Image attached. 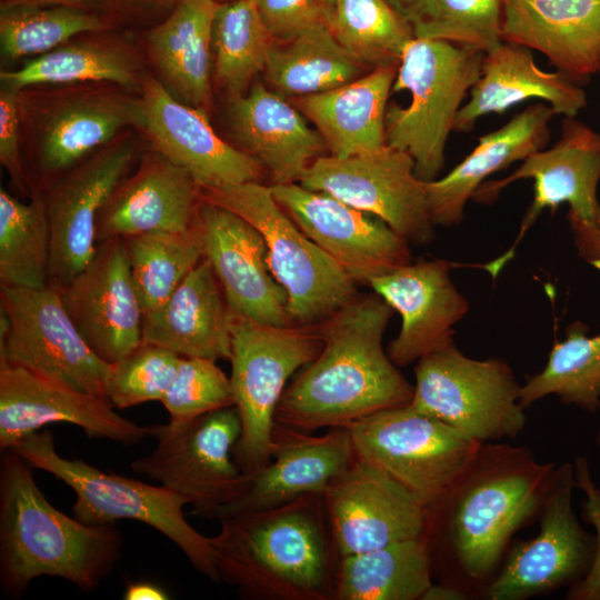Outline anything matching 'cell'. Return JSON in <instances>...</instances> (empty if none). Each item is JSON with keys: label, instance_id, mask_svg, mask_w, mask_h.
Wrapping results in <instances>:
<instances>
[{"label": "cell", "instance_id": "d4e9b609", "mask_svg": "<svg viewBox=\"0 0 600 600\" xmlns=\"http://www.w3.org/2000/svg\"><path fill=\"white\" fill-rule=\"evenodd\" d=\"M354 459L348 429L332 428L313 436L276 422L270 460L247 474L243 492L217 519L280 507L309 494L322 496Z\"/></svg>", "mask_w": 600, "mask_h": 600}, {"label": "cell", "instance_id": "9a60e30c", "mask_svg": "<svg viewBox=\"0 0 600 600\" xmlns=\"http://www.w3.org/2000/svg\"><path fill=\"white\" fill-rule=\"evenodd\" d=\"M298 183L381 219L409 244L434 239L424 181L416 174L413 159L397 148L384 144L346 158L321 156Z\"/></svg>", "mask_w": 600, "mask_h": 600}, {"label": "cell", "instance_id": "4fadbf2b", "mask_svg": "<svg viewBox=\"0 0 600 600\" xmlns=\"http://www.w3.org/2000/svg\"><path fill=\"white\" fill-rule=\"evenodd\" d=\"M0 360L106 398L110 364L87 344L57 287L0 286Z\"/></svg>", "mask_w": 600, "mask_h": 600}, {"label": "cell", "instance_id": "4316f807", "mask_svg": "<svg viewBox=\"0 0 600 600\" xmlns=\"http://www.w3.org/2000/svg\"><path fill=\"white\" fill-rule=\"evenodd\" d=\"M228 111L237 148L264 168L271 184L299 182L327 150L318 130L293 103L260 82L229 99Z\"/></svg>", "mask_w": 600, "mask_h": 600}, {"label": "cell", "instance_id": "8992f818", "mask_svg": "<svg viewBox=\"0 0 600 600\" xmlns=\"http://www.w3.org/2000/svg\"><path fill=\"white\" fill-rule=\"evenodd\" d=\"M484 51L441 40L412 39L398 63L392 92L408 90L411 101L388 106L386 144L407 152L424 182L438 179L446 144L462 102L480 77Z\"/></svg>", "mask_w": 600, "mask_h": 600}, {"label": "cell", "instance_id": "3957f363", "mask_svg": "<svg viewBox=\"0 0 600 600\" xmlns=\"http://www.w3.org/2000/svg\"><path fill=\"white\" fill-rule=\"evenodd\" d=\"M219 579L249 600H334L340 553L322 496L219 519Z\"/></svg>", "mask_w": 600, "mask_h": 600}, {"label": "cell", "instance_id": "44dd1931", "mask_svg": "<svg viewBox=\"0 0 600 600\" xmlns=\"http://www.w3.org/2000/svg\"><path fill=\"white\" fill-rule=\"evenodd\" d=\"M58 290L81 337L104 362H117L142 342L144 311L123 238L98 242L87 266Z\"/></svg>", "mask_w": 600, "mask_h": 600}, {"label": "cell", "instance_id": "f6af8a7d", "mask_svg": "<svg viewBox=\"0 0 600 600\" xmlns=\"http://www.w3.org/2000/svg\"><path fill=\"white\" fill-rule=\"evenodd\" d=\"M160 402L172 427L234 406L230 378L216 361L198 357L180 358L174 378Z\"/></svg>", "mask_w": 600, "mask_h": 600}, {"label": "cell", "instance_id": "603a6c76", "mask_svg": "<svg viewBox=\"0 0 600 600\" xmlns=\"http://www.w3.org/2000/svg\"><path fill=\"white\" fill-rule=\"evenodd\" d=\"M194 227L230 309L257 322L294 324L288 294L272 274L261 232L239 214L201 199Z\"/></svg>", "mask_w": 600, "mask_h": 600}, {"label": "cell", "instance_id": "f1b7e54d", "mask_svg": "<svg viewBox=\"0 0 600 600\" xmlns=\"http://www.w3.org/2000/svg\"><path fill=\"white\" fill-rule=\"evenodd\" d=\"M142 341L181 357L230 359L231 309L207 258L162 304L144 313Z\"/></svg>", "mask_w": 600, "mask_h": 600}, {"label": "cell", "instance_id": "ac0fdd59", "mask_svg": "<svg viewBox=\"0 0 600 600\" xmlns=\"http://www.w3.org/2000/svg\"><path fill=\"white\" fill-rule=\"evenodd\" d=\"M322 499L340 556L426 536L428 506L390 474L357 457Z\"/></svg>", "mask_w": 600, "mask_h": 600}, {"label": "cell", "instance_id": "f546056e", "mask_svg": "<svg viewBox=\"0 0 600 600\" xmlns=\"http://www.w3.org/2000/svg\"><path fill=\"white\" fill-rule=\"evenodd\" d=\"M469 93L457 116L456 131H470L479 118L529 99L544 100L554 114L571 118L587 106L580 84L559 71L541 70L529 48L504 40L484 52L480 77Z\"/></svg>", "mask_w": 600, "mask_h": 600}, {"label": "cell", "instance_id": "484cf974", "mask_svg": "<svg viewBox=\"0 0 600 600\" xmlns=\"http://www.w3.org/2000/svg\"><path fill=\"white\" fill-rule=\"evenodd\" d=\"M200 202V187L193 178L150 148L100 210L97 243L153 231L188 230Z\"/></svg>", "mask_w": 600, "mask_h": 600}, {"label": "cell", "instance_id": "1f68e13d", "mask_svg": "<svg viewBox=\"0 0 600 600\" xmlns=\"http://www.w3.org/2000/svg\"><path fill=\"white\" fill-rule=\"evenodd\" d=\"M146 76L144 58L137 42L111 28L78 34L20 68L2 69L0 84L21 90L107 82L140 93Z\"/></svg>", "mask_w": 600, "mask_h": 600}, {"label": "cell", "instance_id": "30bf717a", "mask_svg": "<svg viewBox=\"0 0 600 600\" xmlns=\"http://www.w3.org/2000/svg\"><path fill=\"white\" fill-rule=\"evenodd\" d=\"M409 406L478 442L516 439L527 424L521 384L502 359L467 357L456 344L417 361Z\"/></svg>", "mask_w": 600, "mask_h": 600}, {"label": "cell", "instance_id": "ffe728a7", "mask_svg": "<svg viewBox=\"0 0 600 600\" xmlns=\"http://www.w3.org/2000/svg\"><path fill=\"white\" fill-rule=\"evenodd\" d=\"M53 422L81 428L89 438L133 446L151 437V427L121 417L100 396L0 360V449L10 450Z\"/></svg>", "mask_w": 600, "mask_h": 600}, {"label": "cell", "instance_id": "ee69618b", "mask_svg": "<svg viewBox=\"0 0 600 600\" xmlns=\"http://www.w3.org/2000/svg\"><path fill=\"white\" fill-rule=\"evenodd\" d=\"M181 356L142 341L110 364L106 399L118 410L148 401H161L169 389Z\"/></svg>", "mask_w": 600, "mask_h": 600}, {"label": "cell", "instance_id": "52a82bcc", "mask_svg": "<svg viewBox=\"0 0 600 600\" xmlns=\"http://www.w3.org/2000/svg\"><path fill=\"white\" fill-rule=\"evenodd\" d=\"M10 450L32 468L64 482L76 494L72 513L87 524L132 519L143 522L171 540L193 568L212 581H220L211 537L197 531L186 519L187 501L163 486H151L102 471L83 460L67 459L56 449L50 430L34 432Z\"/></svg>", "mask_w": 600, "mask_h": 600}, {"label": "cell", "instance_id": "4dcf8cb0", "mask_svg": "<svg viewBox=\"0 0 600 600\" xmlns=\"http://www.w3.org/2000/svg\"><path fill=\"white\" fill-rule=\"evenodd\" d=\"M553 114L546 103L528 106L500 129L481 136L476 148L444 177L424 182L433 224H459L468 200L490 174L544 149Z\"/></svg>", "mask_w": 600, "mask_h": 600}, {"label": "cell", "instance_id": "5b68a950", "mask_svg": "<svg viewBox=\"0 0 600 600\" xmlns=\"http://www.w3.org/2000/svg\"><path fill=\"white\" fill-rule=\"evenodd\" d=\"M23 164L32 190L144 122L140 93L107 82L19 90Z\"/></svg>", "mask_w": 600, "mask_h": 600}, {"label": "cell", "instance_id": "ba28073f", "mask_svg": "<svg viewBox=\"0 0 600 600\" xmlns=\"http://www.w3.org/2000/svg\"><path fill=\"white\" fill-rule=\"evenodd\" d=\"M323 347L316 326L257 322L231 310V376L241 434L233 460L249 474L271 457L276 410L289 378Z\"/></svg>", "mask_w": 600, "mask_h": 600}, {"label": "cell", "instance_id": "f35d334b", "mask_svg": "<svg viewBox=\"0 0 600 600\" xmlns=\"http://www.w3.org/2000/svg\"><path fill=\"white\" fill-rule=\"evenodd\" d=\"M587 331L576 321L566 339L553 344L543 369L521 386L523 409L552 394L583 411L600 410V333L588 336Z\"/></svg>", "mask_w": 600, "mask_h": 600}, {"label": "cell", "instance_id": "83f0119b", "mask_svg": "<svg viewBox=\"0 0 600 600\" xmlns=\"http://www.w3.org/2000/svg\"><path fill=\"white\" fill-rule=\"evenodd\" d=\"M500 1L502 40L543 53L578 84L600 73V0Z\"/></svg>", "mask_w": 600, "mask_h": 600}, {"label": "cell", "instance_id": "74e56055", "mask_svg": "<svg viewBox=\"0 0 600 600\" xmlns=\"http://www.w3.org/2000/svg\"><path fill=\"white\" fill-rule=\"evenodd\" d=\"M29 199L0 190V286L49 284L51 234L43 193L36 190Z\"/></svg>", "mask_w": 600, "mask_h": 600}, {"label": "cell", "instance_id": "ab89813d", "mask_svg": "<svg viewBox=\"0 0 600 600\" xmlns=\"http://www.w3.org/2000/svg\"><path fill=\"white\" fill-rule=\"evenodd\" d=\"M111 28L116 21L110 17L79 8L0 4L1 58L13 62L37 57L78 34Z\"/></svg>", "mask_w": 600, "mask_h": 600}, {"label": "cell", "instance_id": "681fc988", "mask_svg": "<svg viewBox=\"0 0 600 600\" xmlns=\"http://www.w3.org/2000/svg\"><path fill=\"white\" fill-rule=\"evenodd\" d=\"M567 219L578 256L600 271V228L569 212Z\"/></svg>", "mask_w": 600, "mask_h": 600}, {"label": "cell", "instance_id": "d590c367", "mask_svg": "<svg viewBox=\"0 0 600 600\" xmlns=\"http://www.w3.org/2000/svg\"><path fill=\"white\" fill-rule=\"evenodd\" d=\"M367 67L318 23L287 43L272 46L264 68L268 87L293 99L341 87L364 74Z\"/></svg>", "mask_w": 600, "mask_h": 600}, {"label": "cell", "instance_id": "d6986e66", "mask_svg": "<svg viewBox=\"0 0 600 600\" xmlns=\"http://www.w3.org/2000/svg\"><path fill=\"white\" fill-rule=\"evenodd\" d=\"M283 211L358 283L412 261L409 243L381 219L300 183L270 184Z\"/></svg>", "mask_w": 600, "mask_h": 600}, {"label": "cell", "instance_id": "7dc6e473", "mask_svg": "<svg viewBox=\"0 0 600 600\" xmlns=\"http://www.w3.org/2000/svg\"><path fill=\"white\" fill-rule=\"evenodd\" d=\"M576 488L583 493L581 502L582 520L593 527L596 552L587 574L568 588L567 600H600V487L592 478L586 457L579 456L573 462Z\"/></svg>", "mask_w": 600, "mask_h": 600}, {"label": "cell", "instance_id": "cb8c5ba5", "mask_svg": "<svg viewBox=\"0 0 600 600\" xmlns=\"http://www.w3.org/2000/svg\"><path fill=\"white\" fill-rule=\"evenodd\" d=\"M368 287L401 317L400 331L387 351L398 368L453 344V328L469 311L451 279L450 263L441 259L411 261Z\"/></svg>", "mask_w": 600, "mask_h": 600}, {"label": "cell", "instance_id": "9c48e42d", "mask_svg": "<svg viewBox=\"0 0 600 600\" xmlns=\"http://www.w3.org/2000/svg\"><path fill=\"white\" fill-rule=\"evenodd\" d=\"M201 199L239 214L263 236L269 268L288 294L294 324L313 326L358 293V283L291 220L270 186L247 182L200 189Z\"/></svg>", "mask_w": 600, "mask_h": 600}, {"label": "cell", "instance_id": "7a4b0ae2", "mask_svg": "<svg viewBox=\"0 0 600 600\" xmlns=\"http://www.w3.org/2000/svg\"><path fill=\"white\" fill-rule=\"evenodd\" d=\"M393 312L376 292L357 294L314 324L323 347L283 391L276 422L309 433L349 429L377 412L409 404L413 384L382 347Z\"/></svg>", "mask_w": 600, "mask_h": 600}, {"label": "cell", "instance_id": "7402d4cb", "mask_svg": "<svg viewBox=\"0 0 600 600\" xmlns=\"http://www.w3.org/2000/svg\"><path fill=\"white\" fill-rule=\"evenodd\" d=\"M144 122L139 130L150 148L184 169L200 189L260 182L264 168L251 156L221 139L208 113L177 99L147 73L140 91Z\"/></svg>", "mask_w": 600, "mask_h": 600}, {"label": "cell", "instance_id": "277c9868", "mask_svg": "<svg viewBox=\"0 0 600 600\" xmlns=\"http://www.w3.org/2000/svg\"><path fill=\"white\" fill-rule=\"evenodd\" d=\"M31 466L12 450L0 464V587L18 599L32 580L57 577L92 591L121 558L114 522L87 524L56 509L38 487Z\"/></svg>", "mask_w": 600, "mask_h": 600}, {"label": "cell", "instance_id": "e575fe53", "mask_svg": "<svg viewBox=\"0 0 600 600\" xmlns=\"http://www.w3.org/2000/svg\"><path fill=\"white\" fill-rule=\"evenodd\" d=\"M424 538L340 556L334 600H421L432 584Z\"/></svg>", "mask_w": 600, "mask_h": 600}, {"label": "cell", "instance_id": "8fae6325", "mask_svg": "<svg viewBox=\"0 0 600 600\" xmlns=\"http://www.w3.org/2000/svg\"><path fill=\"white\" fill-rule=\"evenodd\" d=\"M151 430L157 439L154 450L133 460L131 469L178 493L192 506L194 516L217 519L243 492L248 476L232 454L241 434L234 406L177 427L151 426Z\"/></svg>", "mask_w": 600, "mask_h": 600}, {"label": "cell", "instance_id": "60d3db41", "mask_svg": "<svg viewBox=\"0 0 600 600\" xmlns=\"http://www.w3.org/2000/svg\"><path fill=\"white\" fill-rule=\"evenodd\" d=\"M414 39L488 51L502 41L500 0H388Z\"/></svg>", "mask_w": 600, "mask_h": 600}, {"label": "cell", "instance_id": "db71d44e", "mask_svg": "<svg viewBox=\"0 0 600 600\" xmlns=\"http://www.w3.org/2000/svg\"><path fill=\"white\" fill-rule=\"evenodd\" d=\"M470 597L458 588L444 584L433 583L424 592L421 600H464Z\"/></svg>", "mask_w": 600, "mask_h": 600}, {"label": "cell", "instance_id": "5bb4252c", "mask_svg": "<svg viewBox=\"0 0 600 600\" xmlns=\"http://www.w3.org/2000/svg\"><path fill=\"white\" fill-rule=\"evenodd\" d=\"M136 131L121 132L39 189L51 234L49 284L63 286L92 258L99 212L144 152Z\"/></svg>", "mask_w": 600, "mask_h": 600}, {"label": "cell", "instance_id": "bcb514c9", "mask_svg": "<svg viewBox=\"0 0 600 600\" xmlns=\"http://www.w3.org/2000/svg\"><path fill=\"white\" fill-rule=\"evenodd\" d=\"M277 43H287L318 23H327L334 0H254Z\"/></svg>", "mask_w": 600, "mask_h": 600}, {"label": "cell", "instance_id": "9f6ffc18", "mask_svg": "<svg viewBox=\"0 0 600 600\" xmlns=\"http://www.w3.org/2000/svg\"><path fill=\"white\" fill-rule=\"evenodd\" d=\"M217 1H229V0H217Z\"/></svg>", "mask_w": 600, "mask_h": 600}, {"label": "cell", "instance_id": "7bdbcfd3", "mask_svg": "<svg viewBox=\"0 0 600 600\" xmlns=\"http://www.w3.org/2000/svg\"><path fill=\"white\" fill-rule=\"evenodd\" d=\"M328 26L353 58L372 69L398 64L414 39L388 0H334Z\"/></svg>", "mask_w": 600, "mask_h": 600}, {"label": "cell", "instance_id": "d6a6232c", "mask_svg": "<svg viewBox=\"0 0 600 600\" xmlns=\"http://www.w3.org/2000/svg\"><path fill=\"white\" fill-rule=\"evenodd\" d=\"M219 1L177 0L144 34V52L157 77L180 101L210 111L212 21Z\"/></svg>", "mask_w": 600, "mask_h": 600}, {"label": "cell", "instance_id": "e0dca14e", "mask_svg": "<svg viewBox=\"0 0 600 600\" xmlns=\"http://www.w3.org/2000/svg\"><path fill=\"white\" fill-rule=\"evenodd\" d=\"M520 179L533 180V198L511 248L483 267L493 278L513 257L518 243L546 209L554 211L558 206L568 203L569 213L600 228V133L576 117H564L560 138L552 147L531 153L506 178L484 181L471 199L492 203L502 189Z\"/></svg>", "mask_w": 600, "mask_h": 600}, {"label": "cell", "instance_id": "836d02e7", "mask_svg": "<svg viewBox=\"0 0 600 600\" xmlns=\"http://www.w3.org/2000/svg\"><path fill=\"white\" fill-rule=\"evenodd\" d=\"M398 64L371 69L341 87L290 99L322 137L330 156L346 158L386 144L384 120Z\"/></svg>", "mask_w": 600, "mask_h": 600}, {"label": "cell", "instance_id": "2e32d148", "mask_svg": "<svg viewBox=\"0 0 600 600\" xmlns=\"http://www.w3.org/2000/svg\"><path fill=\"white\" fill-rule=\"evenodd\" d=\"M573 489V463L554 468L538 534L512 546L484 588L483 599L526 600L569 588L587 574L594 558L596 536L584 530L574 513Z\"/></svg>", "mask_w": 600, "mask_h": 600}, {"label": "cell", "instance_id": "c3c4849f", "mask_svg": "<svg viewBox=\"0 0 600 600\" xmlns=\"http://www.w3.org/2000/svg\"><path fill=\"white\" fill-rule=\"evenodd\" d=\"M18 98L19 90L0 86V163L14 191L30 198L32 190L23 164Z\"/></svg>", "mask_w": 600, "mask_h": 600}, {"label": "cell", "instance_id": "8d00e7d4", "mask_svg": "<svg viewBox=\"0 0 600 600\" xmlns=\"http://www.w3.org/2000/svg\"><path fill=\"white\" fill-rule=\"evenodd\" d=\"M273 44L254 0L219 2L211 36L217 87L229 99L244 94L264 71Z\"/></svg>", "mask_w": 600, "mask_h": 600}, {"label": "cell", "instance_id": "b9f144b4", "mask_svg": "<svg viewBox=\"0 0 600 600\" xmlns=\"http://www.w3.org/2000/svg\"><path fill=\"white\" fill-rule=\"evenodd\" d=\"M144 313L158 308L203 258L197 228L124 238Z\"/></svg>", "mask_w": 600, "mask_h": 600}, {"label": "cell", "instance_id": "11a10c76", "mask_svg": "<svg viewBox=\"0 0 600 600\" xmlns=\"http://www.w3.org/2000/svg\"><path fill=\"white\" fill-rule=\"evenodd\" d=\"M594 443H596L597 448L600 450V427H599V429L597 431Z\"/></svg>", "mask_w": 600, "mask_h": 600}, {"label": "cell", "instance_id": "f5cc1de1", "mask_svg": "<svg viewBox=\"0 0 600 600\" xmlns=\"http://www.w3.org/2000/svg\"><path fill=\"white\" fill-rule=\"evenodd\" d=\"M124 600H166L168 593L159 586L148 582H130L123 593Z\"/></svg>", "mask_w": 600, "mask_h": 600}, {"label": "cell", "instance_id": "6da1fadb", "mask_svg": "<svg viewBox=\"0 0 600 600\" xmlns=\"http://www.w3.org/2000/svg\"><path fill=\"white\" fill-rule=\"evenodd\" d=\"M556 466L522 446L483 442L432 504L426 542L432 577L482 594L513 534L539 517Z\"/></svg>", "mask_w": 600, "mask_h": 600}, {"label": "cell", "instance_id": "f907efd6", "mask_svg": "<svg viewBox=\"0 0 600 600\" xmlns=\"http://www.w3.org/2000/svg\"><path fill=\"white\" fill-rule=\"evenodd\" d=\"M119 19H153L167 16L177 0H109Z\"/></svg>", "mask_w": 600, "mask_h": 600}, {"label": "cell", "instance_id": "7c38bea8", "mask_svg": "<svg viewBox=\"0 0 600 600\" xmlns=\"http://www.w3.org/2000/svg\"><path fill=\"white\" fill-rule=\"evenodd\" d=\"M356 457L399 481L428 507L461 476L481 442L409 404L348 429Z\"/></svg>", "mask_w": 600, "mask_h": 600}, {"label": "cell", "instance_id": "816d5d0a", "mask_svg": "<svg viewBox=\"0 0 600 600\" xmlns=\"http://www.w3.org/2000/svg\"><path fill=\"white\" fill-rule=\"evenodd\" d=\"M8 3H23L46 7H72L104 14L113 19L116 22L120 21L113 6L109 0H1V4Z\"/></svg>", "mask_w": 600, "mask_h": 600}]
</instances>
